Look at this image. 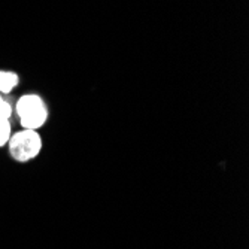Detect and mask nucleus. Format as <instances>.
Instances as JSON below:
<instances>
[{
    "mask_svg": "<svg viewBox=\"0 0 249 249\" xmlns=\"http://www.w3.org/2000/svg\"><path fill=\"white\" fill-rule=\"evenodd\" d=\"M14 114L18 117L21 128L39 131L50 120V107L37 93H26L17 99Z\"/></svg>",
    "mask_w": 249,
    "mask_h": 249,
    "instance_id": "nucleus-1",
    "label": "nucleus"
},
{
    "mask_svg": "<svg viewBox=\"0 0 249 249\" xmlns=\"http://www.w3.org/2000/svg\"><path fill=\"white\" fill-rule=\"evenodd\" d=\"M6 146L12 160L24 164L39 157L43 148V141L39 131L21 128L18 131H12Z\"/></svg>",
    "mask_w": 249,
    "mask_h": 249,
    "instance_id": "nucleus-2",
    "label": "nucleus"
},
{
    "mask_svg": "<svg viewBox=\"0 0 249 249\" xmlns=\"http://www.w3.org/2000/svg\"><path fill=\"white\" fill-rule=\"evenodd\" d=\"M18 84H19V76L17 72L0 69V93L8 96L18 87Z\"/></svg>",
    "mask_w": 249,
    "mask_h": 249,
    "instance_id": "nucleus-3",
    "label": "nucleus"
},
{
    "mask_svg": "<svg viewBox=\"0 0 249 249\" xmlns=\"http://www.w3.org/2000/svg\"><path fill=\"white\" fill-rule=\"evenodd\" d=\"M11 134H12V124H11V120L0 118V148H3V146L8 145Z\"/></svg>",
    "mask_w": 249,
    "mask_h": 249,
    "instance_id": "nucleus-4",
    "label": "nucleus"
},
{
    "mask_svg": "<svg viewBox=\"0 0 249 249\" xmlns=\"http://www.w3.org/2000/svg\"><path fill=\"white\" fill-rule=\"evenodd\" d=\"M14 115V105L9 102L6 94L0 93V118L11 120Z\"/></svg>",
    "mask_w": 249,
    "mask_h": 249,
    "instance_id": "nucleus-5",
    "label": "nucleus"
}]
</instances>
